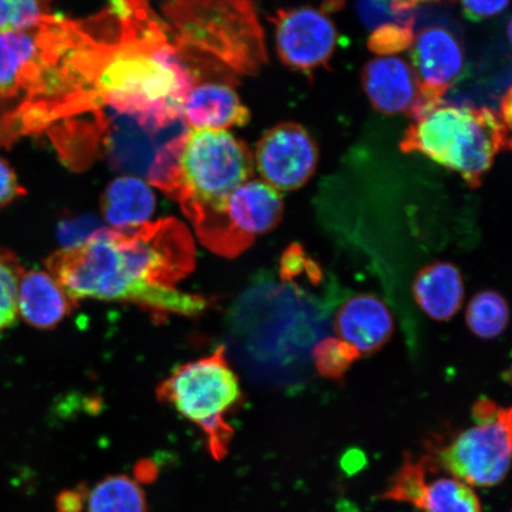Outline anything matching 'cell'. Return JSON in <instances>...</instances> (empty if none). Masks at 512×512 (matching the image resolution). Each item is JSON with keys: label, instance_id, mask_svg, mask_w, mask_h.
<instances>
[{"label": "cell", "instance_id": "1", "mask_svg": "<svg viewBox=\"0 0 512 512\" xmlns=\"http://www.w3.org/2000/svg\"><path fill=\"white\" fill-rule=\"evenodd\" d=\"M51 277L67 296L131 302L158 313L196 316L207 302L176 290L194 270L195 246L176 219L118 230L102 228L83 245L49 256Z\"/></svg>", "mask_w": 512, "mask_h": 512}, {"label": "cell", "instance_id": "2", "mask_svg": "<svg viewBox=\"0 0 512 512\" xmlns=\"http://www.w3.org/2000/svg\"><path fill=\"white\" fill-rule=\"evenodd\" d=\"M178 166V185L170 197L181 204L203 245L221 254L230 241L224 209L233 191L254 174L252 152L227 131L190 128Z\"/></svg>", "mask_w": 512, "mask_h": 512}, {"label": "cell", "instance_id": "3", "mask_svg": "<svg viewBox=\"0 0 512 512\" xmlns=\"http://www.w3.org/2000/svg\"><path fill=\"white\" fill-rule=\"evenodd\" d=\"M184 60L204 57L233 76H251L267 62L254 0H172L164 6Z\"/></svg>", "mask_w": 512, "mask_h": 512}, {"label": "cell", "instance_id": "4", "mask_svg": "<svg viewBox=\"0 0 512 512\" xmlns=\"http://www.w3.org/2000/svg\"><path fill=\"white\" fill-rule=\"evenodd\" d=\"M510 145V125L497 110L440 102L413 119L400 149L420 153L478 188L498 153Z\"/></svg>", "mask_w": 512, "mask_h": 512}, {"label": "cell", "instance_id": "5", "mask_svg": "<svg viewBox=\"0 0 512 512\" xmlns=\"http://www.w3.org/2000/svg\"><path fill=\"white\" fill-rule=\"evenodd\" d=\"M157 394L160 401L201 428L211 457L220 462L228 456L234 430L226 418L238 405L241 390L224 347L178 367L160 384Z\"/></svg>", "mask_w": 512, "mask_h": 512}, {"label": "cell", "instance_id": "6", "mask_svg": "<svg viewBox=\"0 0 512 512\" xmlns=\"http://www.w3.org/2000/svg\"><path fill=\"white\" fill-rule=\"evenodd\" d=\"M475 425L431 451L441 469L467 485L491 488L507 477L511 456V409L489 399L472 409Z\"/></svg>", "mask_w": 512, "mask_h": 512}, {"label": "cell", "instance_id": "7", "mask_svg": "<svg viewBox=\"0 0 512 512\" xmlns=\"http://www.w3.org/2000/svg\"><path fill=\"white\" fill-rule=\"evenodd\" d=\"M380 498L422 512H483L471 486L441 469L430 453L419 458L407 453Z\"/></svg>", "mask_w": 512, "mask_h": 512}, {"label": "cell", "instance_id": "8", "mask_svg": "<svg viewBox=\"0 0 512 512\" xmlns=\"http://www.w3.org/2000/svg\"><path fill=\"white\" fill-rule=\"evenodd\" d=\"M281 62L297 72L328 67L338 42L336 25L325 9L300 6L281 9L271 19Z\"/></svg>", "mask_w": 512, "mask_h": 512}, {"label": "cell", "instance_id": "9", "mask_svg": "<svg viewBox=\"0 0 512 512\" xmlns=\"http://www.w3.org/2000/svg\"><path fill=\"white\" fill-rule=\"evenodd\" d=\"M254 164L277 191L298 190L315 175L319 150L302 125L284 123L268 130L256 145Z\"/></svg>", "mask_w": 512, "mask_h": 512}, {"label": "cell", "instance_id": "10", "mask_svg": "<svg viewBox=\"0 0 512 512\" xmlns=\"http://www.w3.org/2000/svg\"><path fill=\"white\" fill-rule=\"evenodd\" d=\"M411 61L419 83L420 115L443 102L444 95L462 78L465 51L451 30L428 27L414 36Z\"/></svg>", "mask_w": 512, "mask_h": 512}, {"label": "cell", "instance_id": "11", "mask_svg": "<svg viewBox=\"0 0 512 512\" xmlns=\"http://www.w3.org/2000/svg\"><path fill=\"white\" fill-rule=\"evenodd\" d=\"M47 63L41 24L25 31L0 34V101L27 98Z\"/></svg>", "mask_w": 512, "mask_h": 512}, {"label": "cell", "instance_id": "12", "mask_svg": "<svg viewBox=\"0 0 512 512\" xmlns=\"http://www.w3.org/2000/svg\"><path fill=\"white\" fill-rule=\"evenodd\" d=\"M362 86L370 104L382 114H407L412 119L421 107L420 89L411 63L402 57L379 56L364 66Z\"/></svg>", "mask_w": 512, "mask_h": 512}, {"label": "cell", "instance_id": "13", "mask_svg": "<svg viewBox=\"0 0 512 512\" xmlns=\"http://www.w3.org/2000/svg\"><path fill=\"white\" fill-rule=\"evenodd\" d=\"M284 208L279 191L265 182L249 179L229 196L224 214L234 234L248 248L256 236L278 226Z\"/></svg>", "mask_w": 512, "mask_h": 512}, {"label": "cell", "instance_id": "14", "mask_svg": "<svg viewBox=\"0 0 512 512\" xmlns=\"http://www.w3.org/2000/svg\"><path fill=\"white\" fill-rule=\"evenodd\" d=\"M335 330L338 338L355 347L361 356L369 355L392 337L394 320L382 300L373 294H358L336 313Z\"/></svg>", "mask_w": 512, "mask_h": 512}, {"label": "cell", "instance_id": "15", "mask_svg": "<svg viewBox=\"0 0 512 512\" xmlns=\"http://www.w3.org/2000/svg\"><path fill=\"white\" fill-rule=\"evenodd\" d=\"M184 124L200 130H224L248 124L251 113L229 83H196L182 107Z\"/></svg>", "mask_w": 512, "mask_h": 512}, {"label": "cell", "instance_id": "16", "mask_svg": "<svg viewBox=\"0 0 512 512\" xmlns=\"http://www.w3.org/2000/svg\"><path fill=\"white\" fill-rule=\"evenodd\" d=\"M73 300L47 272H24L18 290V313L38 329L60 324L72 310Z\"/></svg>", "mask_w": 512, "mask_h": 512}, {"label": "cell", "instance_id": "17", "mask_svg": "<svg viewBox=\"0 0 512 512\" xmlns=\"http://www.w3.org/2000/svg\"><path fill=\"white\" fill-rule=\"evenodd\" d=\"M413 294L422 311L439 322H445L463 305L462 273L450 262H433L416 274Z\"/></svg>", "mask_w": 512, "mask_h": 512}, {"label": "cell", "instance_id": "18", "mask_svg": "<svg viewBox=\"0 0 512 512\" xmlns=\"http://www.w3.org/2000/svg\"><path fill=\"white\" fill-rule=\"evenodd\" d=\"M156 197L143 179L124 176L107 185L101 197L105 220L118 230L142 226L155 213Z\"/></svg>", "mask_w": 512, "mask_h": 512}, {"label": "cell", "instance_id": "19", "mask_svg": "<svg viewBox=\"0 0 512 512\" xmlns=\"http://www.w3.org/2000/svg\"><path fill=\"white\" fill-rule=\"evenodd\" d=\"M88 512H147L144 491L136 479L107 476L87 496Z\"/></svg>", "mask_w": 512, "mask_h": 512}, {"label": "cell", "instance_id": "20", "mask_svg": "<svg viewBox=\"0 0 512 512\" xmlns=\"http://www.w3.org/2000/svg\"><path fill=\"white\" fill-rule=\"evenodd\" d=\"M509 322V307L496 291L486 290L471 299L466 310V323L476 336L485 339L502 334Z\"/></svg>", "mask_w": 512, "mask_h": 512}, {"label": "cell", "instance_id": "21", "mask_svg": "<svg viewBox=\"0 0 512 512\" xmlns=\"http://www.w3.org/2000/svg\"><path fill=\"white\" fill-rule=\"evenodd\" d=\"M360 357V352L355 347L337 337L323 339L312 351L313 364L318 373L325 379L334 381L342 380Z\"/></svg>", "mask_w": 512, "mask_h": 512}, {"label": "cell", "instance_id": "22", "mask_svg": "<svg viewBox=\"0 0 512 512\" xmlns=\"http://www.w3.org/2000/svg\"><path fill=\"white\" fill-rule=\"evenodd\" d=\"M24 272L16 256L0 248V334L16 322L18 290Z\"/></svg>", "mask_w": 512, "mask_h": 512}, {"label": "cell", "instance_id": "23", "mask_svg": "<svg viewBox=\"0 0 512 512\" xmlns=\"http://www.w3.org/2000/svg\"><path fill=\"white\" fill-rule=\"evenodd\" d=\"M51 16V0H0V34L34 29Z\"/></svg>", "mask_w": 512, "mask_h": 512}, {"label": "cell", "instance_id": "24", "mask_svg": "<svg viewBox=\"0 0 512 512\" xmlns=\"http://www.w3.org/2000/svg\"><path fill=\"white\" fill-rule=\"evenodd\" d=\"M414 40L412 22L388 23L376 28L370 36L369 48L380 56H392L411 48Z\"/></svg>", "mask_w": 512, "mask_h": 512}, {"label": "cell", "instance_id": "25", "mask_svg": "<svg viewBox=\"0 0 512 512\" xmlns=\"http://www.w3.org/2000/svg\"><path fill=\"white\" fill-rule=\"evenodd\" d=\"M102 228H105L104 224L93 215L67 217L59 223L57 239L64 249L75 248L86 243Z\"/></svg>", "mask_w": 512, "mask_h": 512}, {"label": "cell", "instance_id": "26", "mask_svg": "<svg viewBox=\"0 0 512 512\" xmlns=\"http://www.w3.org/2000/svg\"><path fill=\"white\" fill-rule=\"evenodd\" d=\"M27 194L14 169L11 168L8 160L0 157V207L17 200V198Z\"/></svg>", "mask_w": 512, "mask_h": 512}, {"label": "cell", "instance_id": "27", "mask_svg": "<svg viewBox=\"0 0 512 512\" xmlns=\"http://www.w3.org/2000/svg\"><path fill=\"white\" fill-rule=\"evenodd\" d=\"M464 14L472 21L495 17L508 8L509 0H458Z\"/></svg>", "mask_w": 512, "mask_h": 512}, {"label": "cell", "instance_id": "28", "mask_svg": "<svg viewBox=\"0 0 512 512\" xmlns=\"http://www.w3.org/2000/svg\"><path fill=\"white\" fill-rule=\"evenodd\" d=\"M361 17L364 22L375 27V25L388 24V19L394 17L396 12L393 10L390 0H362L360 6Z\"/></svg>", "mask_w": 512, "mask_h": 512}, {"label": "cell", "instance_id": "29", "mask_svg": "<svg viewBox=\"0 0 512 512\" xmlns=\"http://www.w3.org/2000/svg\"><path fill=\"white\" fill-rule=\"evenodd\" d=\"M88 491L86 484H78L72 489L60 492L56 497L57 512H82L85 510Z\"/></svg>", "mask_w": 512, "mask_h": 512}, {"label": "cell", "instance_id": "30", "mask_svg": "<svg viewBox=\"0 0 512 512\" xmlns=\"http://www.w3.org/2000/svg\"><path fill=\"white\" fill-rule=\"evenodd\" d=\"M136 477L140 482H152L157 477V470L155 464L150 460H143L136 466Z\"/></svg>", "mask_w": 512, "mask_h": 512}, {"label": "cell", "instance_id": "31", "mask_svg": "<svg viewBox=\"0 0 512 512\" xmlns=\"http://www.w3.org/2000/svg\"><path fill=\"white\" fill-rule=\"evenodd\" d=\"M390 2H392L393 10L399 15L402 12L412 10L416 5L439 2V0H390Z\"/></svg>", "mask_w": 512, "mask_h": 512}, {"label": "cell", "instance_id": "32", "mask_svg": "<svg viewBox=\"0 0 512 512\" xmlns=\"http://www.w3.org/2000/svg\"><path fill=\"white\" fill-rule=\"evenodd\" d=\"M499 114L508 125L511 124V91L508 89L507 94H505L501 108H499Z\"/></svg>", "mask_w": 512, "mask_h": 512}]
</instances>
